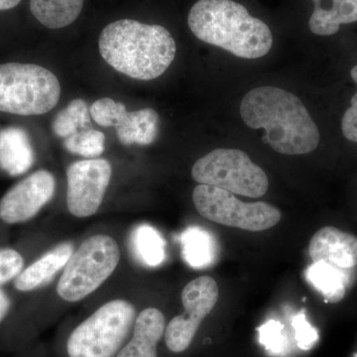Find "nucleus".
<instances>
[{
  "label": "nucleus",
  "instance_id": "1",
  "mask_svg": "<svg viewBox=\"0 0 357 357\" xmlns=\"http://www.w3.org/2000/svg\"><path fill=\"white\" fill-rule=\"evenodd\" d=\"M239 112L249 128L264 129L263 141L278 153L304 155L319 146L318 126L302 100L290 91L259 86L246 93Z\"/></svg>",
  "mask_w": 357,
  "mask_h": 357
},
{
  "label": "nucleus",
  "instance_id": "2",
  "mask_svg": "<svg viewBox=\"0 0 357 357\" xmlns=\"http://www.w3.org/2000/svg\"><path fill=\"white\" fill-rule=\"evenodd\" d=\"M103 60L131 79L151 81L164 74L176 56V42L161 25L121 20L110 23L98 41Z\"/></svg>",
  "mask_w": 357,
  "mask_h": 357
},
{
  "label": "nucleus",
  "instance_id": "3",
  "mask_svg": "<svg viewBox=\"0 0 357 357\" xmlns=\"http://www.w3.org/2000/svg\"><path fill=\"white\" fill-rule=\"evenodd\" d=\"M188 24L201 41L239 58L264 57L273 45L266 23L234 0H199L190 10Z\"/></svg>",
  "mask_w": 357,
  "mask_h": 357
},
{
  "label": "nucleus",
  "instance_id": "4",
  "mask_svg": "<svg viewBox=\"0 0 357 357\" xmlns=\"http://www.w3.org/2000/svg\"><path fill=\"white\" fill-rule=\"evenodd\" d=\"M138 312L126 298L100 305L61 332L58 357H116L130 337Z\"/></svg>",
  "mask_w": 357,
  "mask_h": 357
},
{
  "label": "nucleus",
  "instance_id": "5",
  "mask_svg": "<svg viewBox=\"0 0 357 357\" xmlns=\"http://www.w3.org/2000/svg\"><path fill=\"white\" fill-rule=\"evenodd\" d=\"M121 261L119 241L107 234H96L75 248L56 284L61 300L74 304L88 298L114 275Z\"/></svg>",
  "mask_w": 357,
  "mask_h": 357
},
{
  "label": "nucleus",
  "instance_id": "6",
  "mask_svg": "<svg viewBox=\"0 0 357 357\" xmlns=\"http://www.w3.org/2000/svg\"><path fill=\"white\" fill-rule=\"evenodd\" d=\"M61 84L51 70L24 63L0 65V112L41 115L57 105Z\"/></svg>",
  "mask_w": 357,
  "mask_h": 357
},
{
  "label": "nucleus",
  "instance_id": "7",
  "mask_svg": "<svg viewBox=\"0 0 357 357\" xmlns=\"http://www.w3.org/2000/svg\"><path fill=\"white\" fill-rule=\"evenodd\" d=\"M192 177L199 184L251 199L261 198L269 187L266 173L238 149H215L202 157L192 166Z\"/></svg>",
  "mask_w": 357,
  "mask_h": 357
},
{
  "label": "nucleus",
  "instance_id": "8",
  "mask_svg": "<svg viewBox=\"0 0 357 357\" xmlns=\"http://www.w3.org/2000/svg\"><path fill=\"white\" fill-rule=\"evenodd\" d=\"M192 203L206 220L248 231L271 229L281 220V211L276 206L264 202L243 203L232 192L210 185L195 188Z\"/></svg>",
  "mask_w": 357,
  "mask_h": 357
},
{
  "label": "nucleus",
  "instance_id": "9",
  "mask_svg": "<svg viewBox=\"0 0 357 357\" xmlns=\"http://www.w3.org/2000/svg\"><path fill=\"white\" fill-rule=\"evenodd\" d=\"M218 286L210 276H201L183 289L184 312L167 321L164 347L173 356H181L192 349L204 319L215 309L218 300Z\"/></svg>",
  "mask_w": 357,
  "mask_h": 357
},
{
  "label": "nucleus",
  "instance_id": "10",
  "mask_svg": "<svg viewBox=\"0 0 357 357\" xmlns=\"http://www.w3.org/2000/svg\"><path fill=\"white\" fill-rule=\"evenodd\" d=\"M67 208L73 217L88 218L102 206L112 177V167L102 158L74 162L67 169Z\"/></svg>",
  "mask_w": 357,
  "mask_h": 357
},
{
  "label": "nucleus",
  "instance_id": "11",
  "mask_svg": "<svg viewBox=\"0 0 357 357\" xmlns=\"http://www.w3.org/2000/svg\"><path fill=\"white\" fill-rule=\"evenodd\" d=\"M56 185V178L49 171L27 176L0 199V220L7 225L32 220L53 199Z\"/></svg>",
  "mask_w": 357,
  "mask_h": 357
},
{
  "label": "nucleus",
  "instance_id": "12",
  "mask_svg": "<svg viewBox=\"0 0 357 357\" xmlns=\"http://www.w3.org/2000/svg\"><path fill=\"white\" fill-rule=\"evenodd\" d=\"M167 319L158 307L140 310L132 332L116 357H161L160 345L164 342Z\"/></svg>",
  "mask_w": 357,
  "mask_h": 357
},
{
  "label": "nucleus",
  "instance_id": "13",
  "mask_svg": "<svg viewBox=\"0 0 357 357\" xmlns=\"http://www.w3.org/2000/svg\"><path fill=\"white\" fill-rule=\"evenodd\" d=\"M309 253L314 263L351 269L357 265V236L337 227H323L312 236Z\"/></svg>",
  "mask_w": 357,
  "mask_h": 357
},
{
  "label": "nucleus",
  "instance_id": "14",
  "mask_svg": "<svg viewBox=\"0 0 357 357\" xmlns=\"http://www.w3.org/2000/svg\"><path fill=\"white\" fill-rule=\"evenodd\" d=\"M72 241H62L40 256L29 266L24 268L14 280V287L20 292L27 293L39 290L59 276L74 253Z\"/></svg>",
  "mask_w": 357,
  "mask_h": 357
},
{
  "label": "nucleus",
  "instance_id": "15",
  "mask_svg": "<svg viewBox=\"0 0 357 357\" xmlns=\"http://www.w3.org/2000/svg\"><path fill=\"white\" fill-rule=\"evenodd\" d=\"M112 128L116 129L117 138L126 146L152 144L159 133V114L156 110L144 109L128 112L122 105L115 116Z\"/></svg>",
  "mask_w": 357,
  "mask_h": 357
},
{
  "label": "nucleus",
  "instance_id": "16",
  "mask_svg": "<svg viewBox=\"0 0 357 357\" xmlns=\"http://www.w3.org/2000/svg\"><path fill=\"white\" fill-rule=\"evenodd\" d=\"M35 161L29 135L24 129L7 128L0 131V168L11 177L25 174Z\"/></svg>",
  "mask_w": 357,
  "mask_h": 357
},
{
  "label": "nucleus",
  "instance_id": "17",
  "mask_svg": "<svg viewBox=\"0 0 357 357\" xmlns=\"http://www.w3.org/2000/svg\"><path fill=\"white\" fill-rule=\"evenodd\" d=\"M314 13L310 30L319 36H332L340 25L357 22V0H312Z\"/></svg>",
  "mask_w": 357,
  "mask_h": 357
},
{
  "label": "nucleus",
  "instance_id": "18",
  "mask_svg": "<svg viewBox=\"0 0 357 357\" xmlns=\"http://www.w3.org/2000/svg\"><path fill=\"white\" fill-rule=\"evenodd\" d=\"M84 0H30L34 17L50 29L67 27L77 20Z\"/></svg>",
  "mask_w": 357,
  "mask_h": 357
},
{
  "label": "nucleus",
  "instance_id": "19",
  "mask_svg": "<svg viewBox=\"0 0 357 357\" xmlns=\"http://www.w3.org/2000/svg\"><path fill=\"white\" fill-rule=\"evenodd\" d=\"M344 270L324 262L314 263L307 270L310 283L328 302L337 303L344 298L347 276Z\"/></svg>",
  "mask_w": 357,
  "mask_h": 357
},
{
  "label": "nucleus",
  "instance_id": "20",
  "mask_svg": "<svg viewBox=\"0 0 357 357\" xmlns=\"http://www.w3.org/2000/svg\"><path fill=\"white\" fill-rule=\"evenodd\" d=\"M89 128H91V112L86 102L81 98L72 100L56 115L52 123L54 134L63 139Z\"/></svg>",
  "mask_w": 357,
  "mask_h": 357
},
{
  "label": "nucleus",
  "instance_id": "21",
  "mask_svg": "<svg viewBox=\"0 0 357 357\" xmlns=\"http://www.w3.org/2000/svg\"><path fill=\"white\" fill-rule=\"evenodd\" d=\"M136 255L148 266H157L165 259V243L158 232L149 225H140L133 234Z\"/></svg>",
  "mask_w": 357,
  "mask_h": 357
},
{
  "label": "nucleus",
  "instance_id": "22",
  "mask_svg": "<svg viewBox=\"0 0 357 357\" xmlns=\"http://www.w3.org/2000/svg\"><path fill=\"white\" fill-rule=\"evenodd\" d=\"M215 241L208 232L201 229H192L185 232L184 255L188 262L194 267H203L215 257Z\"/></svg>",
  "mask_w": 357,
  "mask_h": 357
},
{
  "label": "nucleus",
  "instance_id": "23",
  "mask_svg": "<svg viewBox=\"0 0 357 357\" xmlns=\"http://www.w3.org/2000/svg\"><path fill=\"white\" fill-rule=\"evenodd\" d=\"M105 134L89 128L65 138L63 145L68 152L86 159L98 158L105 151Z\"/></svg>",
  "mask_w": 357,
  "mask_h": 357
},
{
  "label": "nucleus",
  "instance_id": "24",
  "mask_svg": "<svg viewBox=\"0 0 357 357\" xmlns=\"http://www.w3.org/2000/svg\"><path fill=\"white\" fill-rule=\"evenodd\" d=\"M24 258L13 248H0V286L15 280L24 269Z\"/></svg>",
  "mask_w": 357,
  "mask_h": 357
},
{
  "label": "nucleus",
  "instance_id": "25",
  "mask_svg": "<svg viewBox=\"0 0 357 357\" xmlns=\"http://www.w3.org/2000/svg\"><path fill=\"white\" fill-rule=\"evenodd\" d=\"M294 326H295L296 338L301 349H311L312 344L318 340V333L312 328L311 325L306 321V316L304 314H299L294 319Z\"/></svg>",
  "mask_w": 357,
  "mask_h": 357
},
{
  "label": "nucleus",
  "instance_id": "26",
  "mask_svg": "<svg viewBox=\"0 0 357 357\" xmlns=\"http://www.w3.org/2000/svg\"><path fill=\"white\" fill-rule=\"evenodd\" d=\"M342 131L347 140L357 142V93L352 96L351 107L342 116Z\"/></svg>",
  "mask_w": 357,
  "mask_h": 357
},
{
  "label": "nucleus",
  "instance_id": "27",
  "mask_svg": "<svg viewBox=\"0 0 357 357\" xmlns=\"http://www.w3.org/2000/svg\"><path fill=\"white\" fill-rule=\"evenodd\" d=\"M282 326L278 321H269L261 328V340L268 349L277 351L282 345L283 335L281 333Z\"/></svg>",
  "mask_w": 357,
  "mask_h": 357
},
{
  "label": "nucleus",
  "instance_id": "28",
  "mask_svg": "<svg viewBox=\"0 0 357 357\" xmlns=\"http://www.w3.org/2000/svg\"><path fill=\"white\" fill-rule=\"evenodd\" d=\"M11 309V300L7 295L6 291L0 287V325L3 323L4 319L8 316Z\"/></svg>",
  "mask_w": 357,
  "mask_h": 357
},
{
  "label": "nucleus",
  "instance_id": "29",
  "mask_svg": "<svg viewBox=\"0 0 357 357\" xmlns=\"http://www.w3.org/2000/svg\"><path fill=\"white\" fill-rule=\"evenodd\" d=\"M21 0H0V10H9L20 3Z\"/></svg>",
  "mask_w": 357,
  "mask_h": 357
},
{
  "label": "nucleus",
  "instance_id": "30",
  "mask_svg": "<svg viewBox=\"0 0 357 357\" xmlns=\"http://www.w3.org/2000/svg\"><path fill=\"white\" fill-rule=\"evenodd\" d=\"M351 79H354V83L357 84V65L356 67L352 68L351 70Z\"/></svg>",
  "mask_w": 357,
  "mask_h": 357
}]
</instances>
